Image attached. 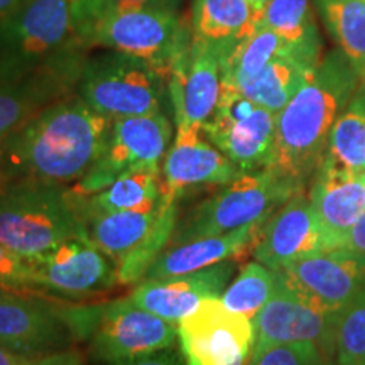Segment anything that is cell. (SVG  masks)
Instances as JSON below:
<instances>
[{"mask_svg": "<svg viewBox=\"0 0 365 365\" xmlns=\"http://www.w3.org/2000/svg\"><path fill=\"white\" fill-rule=\"evenodd\" d=\"M170 76L144 59L108 51L86 58L76 93L110 120L164 112Z\"/></svg>", "mask_w": 365, "mask_h": 365, "instance_id": "ba28073f", "label": "cell"}, {"mask_svg": "<svg viewBox=\"0 0 365 365\" xmlns=\"http://www.w3.org/2000/svg\"><path fill=\"white\" fill-rule=\"evenodd\" d=\"M259 19L250 0H193L190 24L195 38L215 46L223 59L254 33Z\"/></svg>", "mask_w": 365, "mask_h": 365, "instance_id": "cb8c5ba5", "label": "cell"}, {"mask_svg": "<svg viewBox=\"0 0 365 365\" xmlns=\"http://www.w3.org/2000/svg\"><path fill=\"white\" fill-rule=\"evenodd\" d=\"M277 272L314 304L340 313L365 289V254L344 249L323 250Z\"/></svg>", "mask_w": 365, "mask_h": 365, "instance_id": "9a60e30c", "label": "cell"}, {"mask_svg": "<svg viewBox=\"0 0 365 365\" xmlns=\"http://www.w3.org/2000/svg\"><path fill=\"white\" fill-rule=\"evenodd\" d=\"M75 237H86L66 186L19 185L0 191V244L33 259Z\"/></svg>", "mask_w": 365, "mask_h": 365, "instance_id": "52a82bcc", "label": "cell"}, {"mask_svg": "<svg viewBox=\"0 0 365 365\" xmlns=\"http://www.w3.org/2000/svg\"><path fill=\"white\" fill-rule=\"evenodd\" d=\"M319 61L322 39L296 44L291 51L272 59L252 80L237 86V90L254 103L279 113L309 80Z\"/></svg>", "mask_w": 365, "mask_h": 365, "instance_id": "7402d4cb", "label": "cell"}, {"mask_svg": "<svg viewBox=\"0 0 365 365\" xmlns=\"http://www.w3.org/2000/svg\"><path fill=\"white\" fill-rule=\"evenodd\" d=\"M313 4L365 86V0H313Z\"/></svg>", "mask_w": 365, "mask_h": 365, "instance_id": "4316f807", "label": "cell"}, {"mask_svg": "<svg viewBox=\"0 0 365 365\" xmlns=\"http://www.w3.org/2000/svg\"><path fill=\"white\" fill-rule=\"evenodd\" d=\"M178 212H180L178 198L163 191L161 215H159L153 232L145 237L139 247L132 250L127 257L117 264L118 282L120 284H132V282L144 279L150 264L156 261V257L163 252L164 247L170 245L173 232H175L178 218H180Z\"/></svg>", "mask_w": 365, "mask_h": 365, "instance_id": "f546056e", "label": "cell"}, {"mask_svg": "<svg viewBox=\"0 0 365 365\" xmlns=\"http://www.w3.org/2000/svg\"><path fill=\"white\" fill-rule=\"evenodd\" d=\"M294 46L269 27L257 24L252 34L240 41L222 59V83L237 88L257 76L272 59L291 51Z\"/></svg>", "mask_w": 365, "mask_h": 365, "instance_id": "f1b7e54d", "label": "cell"}, {"mask_svg": "<svg viewBox=\"0 0 365 365\" xmlns=\"http://www.w3.org/2000/svg\"><path fill=\"white\" fill-rule=\"evenodd\" d=\"M0 287L19 291V293L43 294L36 289L34 272L29 259L16 254L4 244H0Z\"/></svg>", "mask_w": 365, "mask_h": 365, "instance_id": "e575fe53", "label": "cell"}, {"mask_svg": "<svg viewBox=\"0 0 365 365\" xmlns=\"http://www.w3.org/2000/svg\"><path fill=\"white\" fill-rule=\"evenodd\" d=\"M75 29L86 49L130 54L171 75L178 56L188 51L193 31L186 26L176 6L134 9L97 7L85 0H71Z\"/></svg>", "mask_w": 365, "mask_h": 365, "instance_id": "3957f363", "label": "cell"}, {"mask_svg": "<svg viewBox=\"0 0 365 365\" xmlns=\"http://www.w3.org/2000/svg\"><path fill=\"white\" fill-rule=\"evenodd\" d=\"M173 127L166 112L112 120L98 161L70 190L78 196H88L130 171H163V161L175 137Z\"/></svg>", "mask_w": 365, "mask_h": 365, "instance_id": "9c48e42d", "label": "cell"}, {"mask_svg": "<svg viewBox=\"0 0 365 365\" xmlns=\"http://www.w3.org/2000/svg\"><path fill=\"white\" fill-rule=\"evenodd\" d=\"M322 163L339 170L365 173V86L359 85L336 118Z\"/></svg>", "mask_w": 365, "mask_h": 365, "instance_id": "83f0119b", "label": "cell"}, {"mask_svg": "<svg viewBox=\"0 0 365 365\" xmlns=\"http://www.w3.org/2000/svg\"><path fill=\"white\" fill-rule=\"evenodd\" d=\"M323 250H327L323 230L307 191H299L264 223L254 244V259L272 271H281Z\"/></svg>", "mask_w": 365, "mask_h": 365, "instance_id": "e0dca14e", "label": "cell"}, {"mask_svg": "<svg viewBox=\"0 0 365 365\" xmlns=\"http://www.w3.org/2000/svg\"><path fill=\"white\" fill-rule=\"evenodd\" d=\"M339 249L365 254V212L360 215L359 220L354 223V227L346 232L345 237L339 244Z\"/></svg>", "mask_w": 365, "mask_h": 365, "instance_id": "d590c367", "label": "cell"}, {"mask_svg": "<svg viewBox=\"0 0 365 365\" xmlns=\"http://www.w3.org/2000/svg\"><path fill=\"white\" fill-rule=\"evenodd\" d=\"M86 51L73 22L71 0H26L0 22V81L85 58Z\"/></svg>", "mask_w": 365, "mask_h": 365, "instance_id": "277c9868", "label": "cell"}, {"mask_svg": "<svg viewBox=\"0 0 365 365\" xmlns=\"http://www.w3.org/2000/svg\"><path fill=\"white\" fill-rule=\"evenodd\" d=\"M259 24L282 36L289 44L319 39L309 0H271L261 12Z\"/></svg>", "mask_w": 365, "mask_h": 365, "instance_id": "1f68e13d", "label": "cell"}, {"mask_svg": "<svg viewBox=\"0 0 365 365\" xmlns=\"http://www.w3.org/2000/svg\"><path fill=\"white\" fill-rule=\"evenodd\" d=\"M86 58L46 68L21 80L0 81V143L34 113L75 93Z\"/></svg>", "mask_w": 365, "mask_h": 365, "instance_id": "ffe728a7", "label": "cell"}, {"mask_svg": "<svg viewBox=\"0 0 365 365\" xmlns=\"http://www.w3.org/2000/svg\"><path fill=\"white\" fill-rule=\"evenodd\" d=\"M97 7L108 9H134L149 6H176V0H85Z\"/></svg>", "mask_w": 365, "mask_h": 365, "instance_id": "8d00e7d4", "label": "cell"}, {"mask_svg": "<svg viewBox=\"0 0 365 365\" xmlns=\"http://www.w3.org/2000/svg\"><path fill=\"white\" fill-rule=\"evenodd\" d=\"M168 88L175 127H203L222 90V58L215 46L193 36L188 51L173 63Z\"/></svg>", "mask_w": 365, "mask_h": 365, "instance_id": "2e32d148", "label": "cell"}, {"mask_svg": "<svg viewBox=\"0 0 365 365\" xmlns=\"http://www.w3.org/2000/svg\"><path fill=\"white\" fill-rule=\"evenodd\" d=\"M163 171L139 170L130 171L120 176L107 188L97 191L88 196H78L70 191L73 203L81 220L86 218L107 215V213L122 212L145 207V205L156 203L163 196Z\"/></svg>", "mask_w": 365, "mask_h": 365, "instance_id": "484cf974", "label": "cell"}, {"mask_svg": "<svg viewBox=\"0 0 365 365\" xmlns=\"http://www.w3.org/2000/svg\"><path fill=\"white\" fill-rule=\"evenodd\" d=\"M203 135L242 173L271 168L276 145V113L254 103L230 85H223Z\"/></svg>", "mask_w": 365, "mask_h": 365, "instance_id": "30bf717a", "label": "cell"}, {"mask_svg": "<svg viewBox=\"0 0 365 365\" xmlns=\"http://www.w3.org/2000/svg\"><path fill=\"white\" fill-rule=\"evenodd\" d=\"M175 139L163 161V191L180 200L188 188L228 185L242 171L203 135L202 127H175Z\"/></svg>", "mask_w": 365, "mask_h": 365, "instance_id": "d6986e66", "label": "cell"}, {"mask_svg": "<svg viewBox=\"0 0 365 365\" xmlns=\"http://www.w3.org/2000/svg\"><path fill=\"white\" fill-rule=\"evenodd\" d=\"M359 85L357 71L344 51L328 53L291 102L276 113L271 168L308 188L325 158L333 125Z\"/></svg>", "mask_w": 365, "mask_h": 365, "instance_id": "7a4b0ae2", "label": "cell"}, {"mask_svg": "<svg viewBox=\"0 0 365 365\" xmlns=\"http://www.w3.org/2000/svg\"><path fill=\"white\" fill-rule=\"evenodd\" d=\"M336 318L339 313L314 304L277 272L276 291L252 318V354L271 345L307 341L317 345L327 357H335Z\"/></svg>", "mask_w": 365, "mask_h": 365, "instance_id": "8fae6325", "label": "cell"}, {"mask_svg": "<svg viewBox=\"0 0 365 365\" xmlns=\"http://www.w3.org/2000/svg\"><path fill=\"white\" fill-rule=\"evenodd\" d=\"M43 365H81V360L75 352H58L43 357Z\"/></svg>", "mask_w": 365, "mask_h": 365, "instance_id": "ab89813d", "label": "cell"}, {"mask_svg": "<svg viewBox=\"0 0 365 365\" xmlns=\"http://www.w3.org/2000/svg\"><path fill=\"white\" fill-rule=\"evenodd\" d=\"M336 365H365V289L340 309L335 330Z\"/></svg>", "mask_w": 365, "mask_h": 365, "instance_id": "d6a6232c", "label": "cell"}, {"mask_svg": "<svg viewBox=\"0 0 365 365\" xmlns=\"http://www.w3.org/2000/svg\"><path fill=\"white\" fill-rule=\"evenodd\" d=\"M322 350L314 344H277L250 355L245 365H318Z\"/></svg>", "mask_w": 365, "mask_h": 365, "instance_id": "836d02e7", "label": "cell"}, {"mask_svg": "<svg viewBox=\"0 0 365 365\" xmlns=\"http://www.w3.org/2000/svg\"><path fill=\"white\" fill-rule=\"evenodd\" d=\"M26 0H0V22L19 9Z\"/></svg>", "mask_w": 365, "mask_h": 365, "instance_id": "60d3db41", "label": "cell"}, {"mask_svg": "<svg viewBox=\"0 0 365 365\" xmlns=\"http://www.w3.org/2000/svg\"><path fill=\"white\" fill-rule=\"evenodd\" d=\"M38 359L26 357L0 345V365H33Z\"/></svg>", "mask_w": 365, "mask_h": 365, "instance_id": "f35d334b", "label": "cell"}, {"mask_svg": "<svg viewBox=\"0 0 365 365\" xmlns=\"http://www.w3.org/2000/svg\"><path fill=\"white\" fill-rule=\"evenodd\" d=\"M33 365H43V357H41V359H38V360H36V362H34Z\"/></svg>", "mask_w": 365, "mask_h": 365, "instance_id": "ee69618b", "label": "cell"}, {"mask_svg": "<svg viewBox=\"0 0 365 365\" xmlns=\"http://www.w3.org/2000/svg\"><path fill=\"white\" fill-rule=\"evenodd\" d=\"M277 287V272L254 261L240 269L239 276L227 286L222 294L225 308L252 319Z\"/></svg>", "mask_w": 365, "mask_h": 365, "instance_id": "4dcf8cb0", "label": "cell"}, {"mask_svg": "<svg viewBox=\"0 0 365 365\" xmlns=\"http://www.w3.org/2000/svg\"><path fill=\"white\" fill-rule=\"evenodd\" d=\"M113 365H186L182 360L178 357V354L171 352V349L159 350V352L149 354L145 357H139L135 360H129V362L113 364Z\"/></svg>", "mask_w": 365, "mask_h": 365, "instance_id": "74e56055", "label": "cell"}, {"mask_svg": "<svg viewBox=\"0 0 365 365\" xmlns=\"http://www.w3.org/2000/svg\"><path fill=\"white\" fill-rule=\"evenodd\" d=\"M250 2H252V6L255 7V11L261 14L264 9H266L267 4L271 2V0H250Z\"/></svg>", "mask_w": 365, "mask_h": 365, "instance_id": "b9f144b4", "label": "cell"}, {"mask_svg": "<svg viewBox=\"0 0 365 365\" xmlns=\"http://www.w3.org/2000/svg\"><path fill=\"white\" fill-rule=\"evenodd\" d=\"M66 308L44 294L0 287V345L33 359L63 352L76 340Z\"/></svg>", "mask_w": 365, "mask_h": 365, "instance_id": "4fadbf2b", "label": "cell"}, {"mask_svg": "<svg viewBox=\"0 0 365 365\" xmlns=\"http://www.w3.org/2000/svg\"><path fill=\"white\" fill-rule=\"evenodd\" d=\"M234 272V261H222L168 279H144L127 298L135 307L178 325L180 319L193 313L205 299L222 298Z\"/></svg>", "mask_w": 365, "mask_h": 365, "instance_id": "ac0fdd59", "label": "cell"}, {"mask_svg": "<svg viewBox=\"0 0 365 365\" xmlns=\"http://www.w3.org/2000/svg\"><path fill=\"white\" fill-rule=\"evenodd\" d=\"M264 223H249L228 234L203 237L180 245H168L150 264L144 279H168L234 259L255 244Z\"/></svg>", "mask_w": 365, "mask_h": 365, "instance_id": "603a6c76", "label": "cell"}, {"mask_svg": "<svg viewBox=\"0 0 365 365\" xmlns=\"http://www.w3.org/2000/svg\"><path fill=\"white\" fill-rule=\"evenodd\" d=\"M309 202L325 237L327 250L339 249L346 232L365 212V173L319 164L309 182Z\"/></svg>", "mask_w": 365, "mask_h": 365, "instance_id": "44dd1931", "label": "cell"}, {"mask_svg": "<svg viewBox=\"0 0 365 365\" xmlns=\"http://www.w3.org/2000/svg\"><path fill=\"white\" fill-rule=\"evenodd\" d=\"M29 261L36 289L43 294L83 298L120 284L117 264L95 247L88 237L65 240Z\"/></svg>", "mask_w": 365, "mask_h": 365, "instance_id": "5bb4252c", "label": "cell"}, {"mask_svg": "<svg viewBox=\"0 0 365 365\" xmlns=\"http://www.w3.org/2000/svg\"><path fill=\"white\" fill-rule=\"evenodd\" d=\"M66 313L75 339L88 341L91 357L105 365L171 349L178 339L175 323L135 307L129 298L93 307H68Z\"/></svg>", "mask_w": 365, "mask_h": 365, "instance_id": "8992f818", "label": "cell"}, {"mask_svg": "<svg viewBox=\"0 0 365 365\" xmlns=\"http://www.w3.org/2000/svg\"><path fill=\"white\" fill-rule=\"evenodd\" d=\"M318 365H336L335 357H327V355H323V359L319 360Z\"/></svg>", "mask_w": 365, "mask_h": 365, "instance_id": "7bdbcfd3", "label": "cell"}, {"mask_svg": "<svg viewBox=\"0 0 365 365\" xmlns=\"http://www.w3.org/2000/svg\"><path fill=\"white\" fill-rule=\"evenodd\" d=\"M161 207L163 196L159 202L145 207L86 218L83 222L86 237L95 247L118 264L132 250L139 247L145 237L153 232L161 215Z\"/></svg>", "mask_w": 365, "mask_h": 365, "instance_id": "d4e9b609", "label": "cell"}, {"mask_svg": "<svg viewBox=\"0 0 365 365\" xmlns=\"http://www.w3.org/2000/svg\"><path fill=\"white\" fill-rule=\"evenodd\" d=\"M307 188L274 168L242 175L178 218L170 245L228 234L249 223L267 222L287 200Z\"/></svg>", "mask_w": 365, "mask_h": 365, "instance_id": "5b68a950", "label": "cell"}, {"mask_svg": "<svg viewBox=\"0 0 365 365\" xmlns=\"http://www.w3.org/2000/svg\"><path fill=\"white\" fill-rule=\"evenodd\" d=\"M176 327L186 365H245L252 355V319L230 312L220 298L205 299Z\"/></svg>", "mask_w": 365, "mask_h": 365, "instance_id": "7c38bea8", "label": "cell"}, {"mask_svg": "<svg viewBox=\"0 0 365 365\" xmlns=\"http://www.w3.org/2000/svg\"><path fill=\"white\" fill-rule=\"evenodd\" d=\"M112 120L71 93L34 113L0 143V191L75 185L103 153Z\"/></svg>", "mask_w": 365, "mask_h": 365, "instance_id": "6da1fadb", "label": "cell"}]
</instances>
